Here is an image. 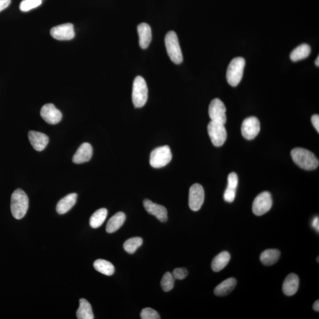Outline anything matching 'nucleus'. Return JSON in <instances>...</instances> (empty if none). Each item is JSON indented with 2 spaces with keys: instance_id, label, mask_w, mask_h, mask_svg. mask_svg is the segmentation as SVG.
Returning a JSON list of instances; mask_svg holds the SVG:
<instances>
[{
  "instance_id": "nucleus-28",
  "label": "nucleus",
  "mask_w": 319,
  "mask_h": 319,
  "mask_svg": "<svg viewBox=\"0 0 319 319\" xmlns=\"http://www.w3.org/2000/svg\"><path fill=\"white\" fill-rule=\"evenodd\" d=\"M108 210L105 208L99 209L91 216L90 218V226L93 228L100 227L106 219Z\"/></svg>"
},
{
  "instance_id": "nucleus-4",
  "label": "nucleus",
  "mask_w": 319,
  "mask_h": 319,
  "mask_svg": "<svg viewBox=\"0 0 319 319\" xmlns=\"http://www.w3.org/2000/svg\"><path fill=\"white\" fill-rule=\"evenodd\" d=\"M167 52L173 62L178 65L183 61V55L176 33L174 31L168 32L165 37Z\"/></svg>"
},
{
  "instance_id": "nucleus-31",
  "label": "nucleus",
  "mask_w": 319,
  "mask_h": 319,
  "mask_svg": "<svg viewBox=\"0 0 319 319\" xmlns=\"http://www.w3.org/2000/svg\"><path fill=\"white\" fill-rule=\"evenodd\" d=\"M42 3V0H23L20 4V10L23 12L34 9Z\"/></svg>"
},
{
  "instance_id": "nucleus-13",
  "label": "nucleus",
  "mask_w": 319,
  "mask_h": 319,
  "mask_svg": "<svg viewBox=\"0 0 319 319\" xmlns=\"http://www.w3.org/2000/svg\"><path fill=\"white\" fill-rule=\"evenodd\" d=\"M40 115L46 122L52 125L58 124L62 118L60 111L52 104L44 105L41 109Z\"/></svg>"
},
{
  "instance_id": "nucleus-38",
  "label": "nucleus",
  "mask_w": 319,
  "mask_h": 319,
  "mask_svg": "<svg viewBox=\"0 0 319 319\" xmlns=\"http://www.w3.org/2000/svg\"><path fill=\"white\" fill-rule=\"evenodd\" d=\"M315 64H316V65L318 67L319 66V56H318L317 58H316V59L315 60Z\"/></svg>"
},
{
  "instance_id": "nucleus-34",
  "label": "nucleus",
  "mask_w": 319,
  "mask_h": 319,
  "mask_svg": "<svg viewBox=\"0 0 319 319\" xmlns=\"http://www.w3.org/2000/svg\"><path fill=\"white\" fill-rule=\"evenodd\" d=\"M312 122L316 130L319 133V116L318 114H315L312 116Z\"/></svg>"
},
{
  "instance_id": "nucleus-36",
  "label": "nucleus",
  "mask_w": 319,
  "mask_h": 319,
  "mask_svg": "<svg viewBox=\"0 0 319 319\" xmlns=\"http://www.w3.org/2000/svg\"><path fill=\"white\" fill-rule=\"evenodd\" d=\"M312 227L314 229L319 232V218L318 216H316L312 221Z\"/></svg>"
},
{
  "instance_id": "nucleus-18",
  "label": "nucleus",
  "mask_w": 319,
  "mask_h": 319,
  "mask_svg": "<svg viewBox=\"0 0 319 319\" xmlns=\"http://www.w3.org/2000/svg\"><path fill=\"white\" fill-rule=\"evenodd\" d=\"M139 36L140 46L143 49H147L151 42L152 33L150 26L143 23L137 27Z\"/></svg>"
},
{
  "instance_id": "nucleus-11",
  "label": "nucleus",
  "mask_w": 319,
  "mask_h": 319,
  "mask_svg": "<svg viewBox=\"0 0 319 319\" xmlns=\"http://www.w3.org/2000/svg\"><path fill=\"white\" fill-rule=\"evenodd\" d=\"M260 131V122L257 117H248L243 121L241 133L245 139L248 140H253L258 135Z\"/></svg>"
},
{
  "instance_id": "nucleus-32",
  "label": "nucleus",
  "mask_w": 319,
  "mask_h": 319,
  "mask_svg": "<svg viewBox=\"0 0 319 319\" xmlns=\"http://www.w3.org/2000/svg\"><path fill=\"white\" fill-rule=\"evenodd\" d=\"M140 316L142 319H161L159 313L156 310L147 307L142 310Z\"/></svg>"
},
{
  "instance_id": "nucleus-35",
  "label": "nucleus",
  "mask_w": 319,
  "mask_h": 319,
  "mask_svg": "<svg viewBox=\"0 0 319 319\" xmlns=\"http://www.w3.org/2000/svg\"><path fill=\"white\" fill-rule=\"evenodd\" d=\"M11 0H0V11L4 10L9 6Z\"/></svg>"
},
{
  "instance_id": "nucleus-37",
  "label": "nucleus",
  "mask_w": 319,
  "mask_h": 319,
  "mask_svg": "<svg viewBox=\"0 0 319 319\" xmlns=\"http://www.w3.org/2000/svg\"><path fill=\"white\" fill-rule=\"evenodd\" d=\"M313 309H314L316 312L319 311V300L316 301L314 304H313Z\"/></svg>"
},
{
  "instance_id": "nucleus-9",
  "label": "nucleus",
  "mask_w": 319,
  "mask_h": 319,
  "mask_svg": "<svg viewBox=\"0 0 319 319\" xmlns=\"http://www.w3.org/2000/svg\"><path fill=\"white\" fill-rule=\"evenodd\" d=\"M204 200V191L203 186L196 183L190 187L189 196V205L190 209L197 212L203 205Z\"/></svg>"
},
{
  "instance_id": "nucleus-29",
  "label": "nucleus",
  "mask_w": 319,
  "mask_h": 319,
  "mask_svg": "<svg viewBox=\"0 0 319 319\" xmlns=\"http://www.w3.org/2000/svg\"><path fill=\"white\" fill-rule=\"evenodd\" d=\"M142 244V238L140 237H134L128 239L124 242V249L128 254H133L135 253L137 249L141 247Z\"/></svg>"
},
{
  "instance_id": "nucleus-39",
  "label": "nucleus",
  "mask_w": 319,
  "mask_h": 319,
  "mask_svg": "<svg viewBox=\"0 0 319 319\" xmlns=\"http://www.w3.org/2000/svg\"><path fill=\"white\" fill-rule=\"evenodd\" d=\"M318 262H319V257H318Z\"/></svg>"
},
{
  "instance_id": "nucleus-12",
  "label": "nucleus",
  "mask_w": 319,
  "mask_h": 319,
  "mask_svg": "<svg viewBox=\"0 0 319 319\" xmlns=\"http://www.w3.org/2000/svg\"><path fill=\"white\" fill-rule=\"evenodd\" d=\"M51 36L58 40H69L74 39L75 30L74 25L71 23H66L55 26L51 30Z\"/></svg>"
},
{
  "instance_id": "nucleus-5",
  "label": "nucleus",
  "mask_w": 319,
  "mask_h": 319,
  "mask_svg": "<svg viewBox=\"0 0 319 319\" xmlns=\"http://www.w3.org/2000/svg\"><path fill=\"white\" fill-rule=\"evenodd\" d=\"M148 99V87L145 79L138 76L134 81L132 99L134 107L145 106Z\"/></svg>"
},
{
  "instance_id": "nucleus-8",
  "label": "nucleus",
  "mask_w": 319,
  "mask_h": 319,
  "mask_svg": "<svg viewBox=\"0 0 319 319\" xmlns=\"http://www.w3.org/2000/svg\"><path fill=\"white\" fill-rule=\"evenodd\" d=\"M273 206V199L270 193L264 192L255 199L253 204V211L257 216H262L267 213Z\"/></svg>"
},
{
  "instance_id": "nucleus-27",
  "label": "nucleus",
  "mask_w": 319,
  "mask_h": 319,
  "mask_svg": "<svg viewBox=\"0 0 319 319\" xmlns=\"http://www.w3.org/2000/svg\"><path fill=\"white\" fill-rule=\"evenodd\" d=\"M93 267L99 273L108 276H112L114 272H115V268H114L113 264L105 260L99 259L96 260L93 263Z\"/></svg>"
},
{
  "instance_id": "nucleus-2",
  "label": "nucleus",
  "mask_w": 319,
  "mask_h": 319,
  "mask_svg": "<svg viewBox=\"0 0 319 319\" xmlns=\"http://www.w3.org/2000/svg\"><path fill=\"white\" fill-rule=\"evenodd\" d=\"M29 208V198L23 190L18 189L11 195V212L13 217L21 219L26 215Z\"/></svg>"
},
{
  "instance_id": "nucleus-22",
  "label": "nucleus",
  "mask_w": 319,
  "mask_h": 319,
  "mask_svg": "<svg viewBox=\"0 0 319 319\" xmlns=\"http://www.w3.org/2000/svg\"><path fill=\"white\" fill-rule=\"evenodd\" d=\"M125 219L126 216L124 213H116L108 221L106 226L107 232L110 233L116 232L124 224Z\"/></svg>"
},
{
  "instance_id": "nucleus-14",
  "label": "nucleus",
  "mask_w": 319,
  "mask_h": 319,
  "mask_svg": "<svg viewBox=\"0 0 319 319\" xmlns=\"http://www.w3.org/2000/svg\"><path fill=\"white\" fill-rule=\"evenodd\" d=\"M143 204H144L146 211L150 214L156 216L160 221L166 222L168 221V210L165 206L154 203L148 200H145Z\"/></svg>"
},
{
  "instance_id": "nucleus-26",
  "label": "nucleus",
  "mask_w": 319,
  "mask_h": 319,
  "mask_svg": "<svg viewBox=\"0 0 319 319\" xmlns=\"http://www.w3.org/2000/svg\"><path fill=\"white\" fill-rule=\"evenodd\" d=\"M311 53V48L307 44H302L297 47L290 54L291 60L297 61L307 58Z\"/></svg>"
},
{
  "instance_id": "nucleus-33",
  "label": "nucleus",
  "mask_w": 319,
  "mask_h": 319,
  "mask_svg": "<svg viewBox=\"0 0 319 319\" xmlns=\"http://www.w3.org/2000/svg\"><path fill=\"white\" fill-rule=\"evenodd\" d=\"M172 274L174 279L181 280L185 279L188 275V271L184 268H177L174 270Z\"/></svg>"
},
{
  "instance_id": "nucleus-10",
  "label": "nucleus",
  "mask_w": 319,
  "mask_h": 319,
  "mask_svg": "<svg viewBox=\"0 0 319 319\" xmlns=\"http://www.w3.org/2000/svg\"><path fill=\"white\" fill-rule=\"evenodd\" d=\"M226 107L220 99L215 98L210 102L209 115L211 121L225 124L227 122Z\"/></svg>"
},
{
  "instance_id": "nucleus-30",
  "label": "nucleus",
  "mask_w": 319,
  "mask_h": 319,
  "mask_svg": "<svg viewBox=\"0 0 319 319\" xmlns=\"http://www.w3.org/2000/svg\"><path fill=\"white\" fill-rule=\"evenodd\" d=\"M174 280L173 274L169 272L164 274L162 281H161V286H162L163 290L166 292L172 290L174 288Z\"/></svg>"
},
{
  "instance_id": "nucleus-25",
  "label": "nucleus",
  "mask_w": 319,
  "mask_h": 319,
  "mask_svg": "<svg viewBox=\"0 0 319 319\" xmlns=\"http://www.w3.org/2000/svg\"><path fill=\"white\" fill-rule=\"evenodd\" d=\"M77 316L78 319H94L91 305L85 298H81L80 300V307L77 312Z\"/></svg>"
},
{
  "instance_id": "nucleus-21",
  "label": "nucleus",
  "mask_w": 319,
  "mask_h": 319,
  "mask_svg": "<svg viewBox=\"0 0 319 319\" xmlns=\"http://www.w3.org/2000/svg\"><path fill=\"white\" fill-rule=\"evenodd\" d=\"M236 285V280L234 278H230L216 287L214 290L215 294L217 296H225L233 290Z\"/></svg>"
},
{
  "instance_id": "nucleus-20",
  "label": "nucleus",
  "mask_w": 319,
  "mask_h": 319,
  "mask_svg": "<svg viewBox=\"0 0 319 319\" xmlns=\"http://www.w3.org/2000/svg\"><path fill=\"white\" fill-rule=\"evenodd\" d=\"M77 194L74 193L61 199L57 206V212L60 215H63L69 212L77 203Z\"/></svg>"
},
{
  "instance_id": "nucleus-19",
  "label": "nucleus",
  "mask_w": 319,
  "mask_h": 319,
  "mask_svg": "<svg viewBox=\"0 0 319 319\" xmlns=\"http://www.w3.org/2000/svg\"><path fill=\"white\" fill-rule=\"evenodd\" d=\"M298 286H299V279L297 275L293 273L290 274L283 283L284 293L288 296H291L296 293Z\"/></svg>"
},
{
  "instance_id": "nucleus-3",
  "label": "nucleus",
  "mask_w": 319,
  "mask_h": 319,
  "mask_svg": "<svg viewBox=\"0 0 319 319\" xmlns=\"http://www.w3.org/2000/svg\"><path fill=\"white\" fill-rule=\"evenodd\" d=\"M245 66V60L243 58H236L231 60L227 72V80L230 86L235 87L240 83Z\"/></svg>"
},
{
  "instance_id": "nucleus-7",
  "label": "nucleus",
  "mask_w": 319,
  "mask_h": 319,
  "mask_svg": "<svg viewBox=\"0 0 319 319\" xmlns=\"http://www.w3.org/2000/svg\"><path fill=\"white\" fill-rule=\"evenodd\" d=\"M207 132L212 144L216 147H221L226 142L227 132L225 124L211 121L207 125Z\"/></svg>"
},
{
  "instance_id": "nucleus-1",
  "label": "nucleus",
  "mask_w": 319,
  "mask_h": 319,
  "mask_svg": "<svg viewBox=\"0 0 319 319\" xmlns=\"http://www.w3.org/2000/svg\"><path fill=\"white\" fill-rule=\"evenodd\" d=\"M292 160L300 168L313 171L319 167V162L315 155L306 149L295 148L291 152Z\"/></svg>"
},
{
  "instance_id": "nucleus-24",
  "label": "nucleus",
  "mask_w": 319,
  "mask_h": 319,
  "mask_svg": "<svg viewBox=\"0 0 319 319\" xmlns=\"http://www.w3.org/2000/svg\"><path fill=\"white\" fill-rule=\"evenodd\" d=\"M280 257V252L276 249H269L263 251L260 260L263 264L270 266L276 264Z\"/></svg>"
},
{
  "instance_id": "nucleus-16",
  "label": "nucleus",
  "mask_w": 319,
  "mask_h": 319,
  "mask_svg": "<svg viewBox=\"0 0 319 319\" xmlns=\"http://www.w3.org/2000/svg\"><path fill=\"white\" fill-rule=\"evenodd\" d=\"M93 154V149L89 143L81 145L73 157L72 161L75 164H82L89 162Z\"/></svg>"
},
{
  "instance_id": "nucleus-15",
  "label": "nucleus",
  "mask_w": 319,
  "mask_h": 319,
  "mask_svg": "<svg viewBox=\"0 0 319 319\" xmlns=\"http://www.w3.org/2000/svg\"><path fill=\"white\" fill-rule=\"evenodd\" d=\"M28 137L31 145L37 151H43L49 142V137L46 134L38 131H29Z\"/></svg>"
},
{
  "instance_id": "nucleus-23",
  "label": "nucleus",
  "mask_w": 319,
  "mask_h": 319,
  "mask_svg": "<svg viewBox=\"0 0 319 319\" xmlns=\"http://www.w3.org/2000/svg\"><path fill=\"white\" fill-rule=\"evenodd\" d=\"M231 255L227 251L222 252L213 259L212 262V269L213 271L219 272L223 270L229 263Z\"/></svg>"
},
{
  "instance_id": "nucleus-6",
  "label": "nucleus",
  "mask_w": 319,
  "mask_h": 319,
  "mask_svg": "<svg viewBox=\"0 0 319 319\" xmlns=\"http://www.w3.org/2000/svg\"><path fill=\"white\" fill-rule=\"evenodd\" d=\"M172 154L168 145L157 147L152 151L150 157V165L154 168H161L171 162Z\"/></svg>"
},
{
  "instance_id": "nucleus-17",
  "label": "nucleus",
  "mask_w": 319,
  "mask_h": 319,
  "mask_svg": "<svg viewBox=\"0 0 319 319\" xmlns=\"http://www.w3.org/2000/svg\"><path fill=\"white\" fill-rule=\"evenodd\" d=\"M238 184V175L232 172L228 175V186L224 192V200L227 203H232L235 200L236 190Z\"/></svg>"
}]
</instances>
